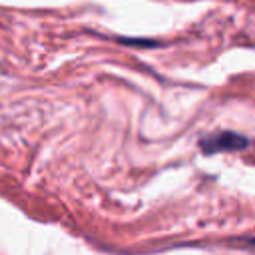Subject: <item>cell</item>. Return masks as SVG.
<instances>
[{
  "instance_id": "1",
  "label": "cell",
  "mask_w": 255,
  "mask_h": 255,
  "mask_svg": "<svg viewBox=\"0 0 255 255\" xmlns=\"http://www.w3.org/2000/svg\"><path fill=\"white\" fill-rule=\"evenodd\" d=\"M245 145H249V141L243 135L233 133V131H221V133H215L211 137L201 139V147L205 153L225 151V149H241Z\"/></svg>"
},
{
  "instance_id": "2",
  "label": "cell",
  "mask_w": 255,
  "mask_h": 255,
  "mask_svg": "<svg viewBox=\"0 0 255 255\" xmlns=\"http://www.w3.org/2000/svg\"><path fill=\"white\" fill-rule=\"evenodd\" d=\"M251 243H253V245H255V239H251Z\"/></svg>"
}]
</instances>
